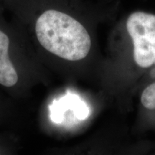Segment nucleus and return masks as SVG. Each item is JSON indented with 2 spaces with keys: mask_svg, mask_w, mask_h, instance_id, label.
Returning a JSON list of instances; mask_svg holds the SVG:
<instances>
[{
  "mask_svg": "<svg viewBox=\"0 0 155 155\" xmlns=\"http://www.w3.org/2000/svg\"><path fill=\"white\" fill-rule=\"evenodd\" d=\"M66 0H0L4 9L26 32L41 63L82 62L90 55L92 38L87 25L70 9Z\"/></svg>",
  "mask_w": 155,
  "mask_h": 155,
  "instance_id": "1",
  "label": "nucleus"
},
{
  "mask_svg": "<svg viewBox=\"0 0 155 155\" xmlns=\"http://www.w3.org/2000/svg\"><path fill=\"white\" fill-rule=\"evenodd\" d=\"M47 71L24 29L7 20L0 6V90L12 99L27 98L35 87L46 86Z\"/></svg>",
  "mask_w": 155,
  "mask_h": 155,
  "instance_id": "2",
  "label": "nucleus"
},
{
  "mask_svg": "<svg viewBox=\"0 0 155 155\" xmlns=\"http://www.w3.org/2000/svg\"><path fill=\"white\" fill-rule=\"evenodd\" d=\"M127 30L133 42V57L139 67L148 68L155 61V15L142 11L131 13Z\"/></svg>",
  "mask_w": 155,
  "mask_h": 155,
  "instance_id": "3",
  "label": "nucleus"
},
{
  "mask_svg": "<svg viewBox=\"0 0 155 155\" xmlns=\"http://www.w3.org/2000/svg\"><path fill=\"white\" fill-rule=\"evenodd\" d=\"M12 104L10 98L0 90V125L5 124L12 114Z\"/></svg>",
  "mask_w": 155,
  "mask_h": 155,
  "instance_id": "4",
  "label": "nucleus"
},
{
  "mask_svg": "<svg viewBox=\"0 0 155 155\" xmlns=\"http://www.w3.org/2000/svg\"><path fill=\"white\" fill-rule=\"evenodd\" d=\"M141 103L145 108L155 110V82L151 83L143 91L141 96Z\"/></svg>",
  "mask_w": 155,
  "mask_h": 155,
  "instance_id": "5",
  "label": "nucleus"
},
{
  "mask_svg": "<svg viewBox=\"0 0 155 155\" xmlns=\"http://www.w3.org/2000/svg\"><path fill=\"white\" fill-rule=\"evenodd\" d=\"M7 151L5 149V147L2 146V144H0V154H7Z\"/></svg>",
  "mask_w": 155,
  "mask_h": 155,
  "instance_id": "6",
  "label": "nucleus"
}]
</instances>
